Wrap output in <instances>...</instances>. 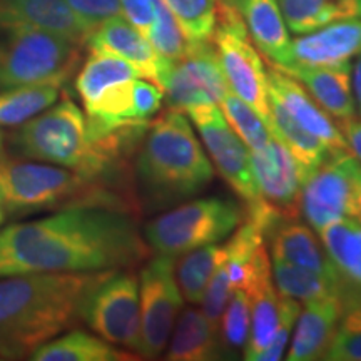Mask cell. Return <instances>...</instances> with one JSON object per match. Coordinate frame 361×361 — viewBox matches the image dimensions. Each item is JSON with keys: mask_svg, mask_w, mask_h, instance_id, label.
I'll return each mask as SVG.
<instances>
[{"mask_svg": "<svg viewBox=\"0 0 361 361\" xmlns=\"http://www.w3.org/2000/svg\"><path fill=\"white\" fill-rule=\"evenodd\" d=\"M135 78H139V72L124 59L112 54L90 52L78 72L75 90L84 104V109H89L107 89Z\"/></svg>", "mask_w": 361, "mask_h": 361, "instance_id": "obj_30", "label": "cell"}, {"mask_svg": "<svg viewBox=\"0 0 361 361\" xmlns=\"http://www.w3.org/2000/svg\"><path fill=\"white\" fill-rule=\"evenodd\" d=\"M233 295L231 283H229L228 274H226L224 266L221 263L218 269L214 271L213 278L207 283V288L202 295V313L206 314V318L209 319V323L213 324L216 329H219L221 316L224 313L226 305H228L229 298Z\"/></svg>", "mask_w": 361, "mask_h": 361, "instance_id": "obj_40", "label": "cell"}, {"mask_svg": "<svg viewBox=\"0 0 361 361\" xmlns=\"http://www.w3.org/2000/svg\"><path fill=\"white\" fill-rule=\"evenodd\" d=\"M351 85H353V96L356 107L361 114V51L356 54L355 64L351 66Z\"/></svg>", "mask_w": 361, "mask_h": 361, "instance_id": "obj_45", "label": "cell"}, {"mask_svg": "<svg viewBox=\"0 0 361 361\" xmlns=\"http://www.w3.org/2000/svg\"><path fill=\"white\" fill-rule=\"evenodd\" d=\"M191 44L213 42L219 0H161Z\"/></svg>", "mask_w": 361, "mask_h": 361, "instance_id": "obj_34", "label": "cell"}, {"mask_svg": "<svg viewBox=\"0 0 361 361\" xmlns=\"http://www.w3.org/2000/svg\"><path fill=\"white\" fill-rule=\"evenodd\" d=\"M246 293L251 300V326L243 355L247 361H256V356L273 340L279 313V295L273 281L271 258L264 243L252 255Z\"/></svg>", "mask_w": 361, "mask_h": 361, "instance_id": "obj_18", "label": "cell"}, {"mask_svg": "<svg viewBox=\"0 0 361 361\" xmlns=\"http://www.w3.org/2000/svg\"><path fill=\"white\" fill-rule=\"evenodd\" d=\"M80 47L45 30H19L0 40V90L34 84L64 85L80 62Z\"/></svg>", "mask_w": 361, "mask_h": 361, "instance_id": "obj_8", "label": "cell"}, {"mask_svg": "<svg viewBox=\"0 0 361 361\" xmlns=\"http://www.w3.org/2000/svg\"><path fill=\"white\" fill-rule=\"evenodd\" d=\"M45 30L85 45L89 32L66 0H0V34Z\"/></svg>", "mask_w": 361, "mask_h": 361, "instance_id": "obj_16", "label": "cell"}, {"mask_svg": "<svg viewBox=\"0 0 361 361\" xmlns=\"http://www.w3.org/2000/svg\"><path fill=\"white\" fill-rule=\"evenodd\" d=\"M251 164L263 200L281 218H300V196L305 171L290 149L273 135L268 146L251 152Z\"/></svg>", "mask_w": 361, "mask_h": 361, "instance_id": "obj_14", "label": "cell"}, {"mask_svg": "<svg viewBox=\"0 0 361 361\" xmlns=\"http://www.w3.org/2000/svg\"><path fill=\"white\" fill-rule=\"evenodd\" d=\"M343 135H345L346 144L356 159L361 162V119L358 117H351L348 121L338 123Z\"/></svg>", "mask_w": 361, "mask_h": 361, "instance_id": "obj_44", "label": "cell"}, {"mask_svg": "<svg viewBox=\"0 0 361 361\" xmlns=\"http://www.w3.org/2000/svg\"><path fill=\"white\" fill-rule=\"evenodd\" d=\"M80 322L112 345L137 355L141 335L139 276L134 269H114L90 288L80 306Z\"/></svg>", "mask_w": 361, "mask_h": 361, "instance_id": "obj_10", "label": "cell"}, {"mask_svg": "<svg viewBox=\"0 0 361 361\" xmlns=\"http://www.w3.org/2000/svg\"><path fill=\"white\" fill-rule=\"evenodd\" d=\"M139 216L71 207L0 229V276L134 269L151 256Z\"/></svg>", "mask_w": 361, "mask_h": 361, "instance_id": "obj_1", "label": "cell"}, {"mask_svg": "<svg viewBox=\"0 0 361 361\" xmlns=\"http://www.w3.org/2000/svg\"><path fill=\"white\" fill-rule=\"evenodd\" d=\"M245 20L252 44L269 64L283 67L290 62V29L276 0H233Z\"/></svg>", "mask_w": 361, "mask_h": 361, "instance_id": "obj_24", "label": "cell"}, {"mask_svg": "<svg viewBox=\"0 0 361 361\" xmlns=\"http://www.w3.org/2000/svg\"><path fill=\"white\" fill-rule=\"evenodd\" d=\"M266 78H268V92L281 101L301 128L326 144L331 151H350L340 126L311 97L300 80L273 64L266 69Z\"/></svg>", "mask_w": 361, "mask_h": 361, "instance_id": "obj_17", "label": "cell"}, {"mask_svg": "<svg viewBox=\"0 0 361 361\" xmlns=\"http://www.w3.org/2000/svg\"><path fill=\"white\" fill-rule=\"evenodd\" d=\"M358 168L360 161L351 151H333L322 164L306 171L300 211L316 233L335 221L353 218Z\"/></svg>", "mask_w": 361, "mask_h": 361, "instance_id": "obj_12", "label": "cell"}, {"mask_svg": "<svg viewBox=\"0 0 361 361\" xmlns=\"http://www.w3.org/2000/svg\"><path fill=\"white\" fill-rule=\"evenodd\" d=\"M269 94V92H268ZM269 112H271V134L279 139L284 146L290 149V152L295 156V159L300 162L306 171L316 168L318 164L326 159L331 154V149L326 144H323L318 137L308 133L305 128L293 119V116L283 106L281 101L273 94H269Z\"/></svg>", "mask_w": 361, "mask_h": 361, "instance_id": "obj_29", "label": "cell"}, {"mask_svg": "<svg viewBox=\"0 0 361 361\" xmlns=\"http://www.w3.org/2000/svg\"><path fill=\"white\" fill-rule=\"evenodd\" d=\"M6 216H7V209H6V204H4L2 192H0V226H2L4 219H6Z\"/></svg>", "mask_w": 361, "mask_h": 361, "instance_id": "obj_47", "label": "cell"}, {"mask_svg": "<svg viewBox=\"0 0 361 361\" xmlns=\"http://www.w3.org/2000/svg\"><path fill=\"white\" fill-rule=\"evenodd\" d=\"M123 17L144 37L151 32L157 20L161 0H119Z\"/></svg>", "mask_w": 361, "mask_h": 361, "instance_id": "obj_43", "label": "cell"}, {"mask_svg": "<svg viewBox=\"0 0 361 361\" xmlns=\"http://www.w3.org/2000/svg\"><path fill=\"white\" fill-rule=\"evenodd\" d=\"M245 209L233 200L200 197L162 211L142 228L152 255L173 258L196 247L218 245L245 219Z\"/></svg>", "mask_w": 361, "mask_h": 361, "instance_id": "obj_6", "label": "cell"}, {"mask_svg": "<svg viewBox=\"0 0 361 361\" xmlns=\"http://www.w3.org/2000/svg\"><path fill=\"white\" fill-rule=\"evenodd\" d=\"M353 219L361 224V162L356 171V186H355V206H353Z\"/></svg>", "mask_w": 361, "mask_h": 361, "instance_id": "obj_46", "label": "cell"}, {"mask_svg": "<svg viewBox=\"0 0 361 361\" xmlns=\"http://www.w3.org/2000/svg\"><path fill=\"white\" fill-rule=\"evenodd\" d=\"M133 178L144 214L183 204L209 186L213 164L184 112L168 109L151 121L134 154Z\"/></svg>", "mask_w": 361, "mask_h": 361, "instance_id": "obj_4", "label": "cell"}, {"mask_svg": "<svg viewBox=\"0 0 361 361\" xmlns=\"http://www.w3.org/2000/svg\"><path fill=\"white\" fill-rule=\"evenodd\" d=\"M168 109L188 112L218 104L229 92L213 42L191 44L186 56L171 66L162 85Z\"/></svg>", "mask_w": 361, "mask_h": 361, "instance_id": "obj_13", "label": "cell"}, {"mask_svg": "<svg viewBox=\"0 0 361 361\" xmlns=\"http://www.w3.org/2000/svg\"><path fill=\"white\" fill-rule=\"evenodd\" d=\"M101 273L0 276V360H22L80 322V306Z\"/></svg>", "mask_w": 361, "mask_h": 361, "instance_id": "obj_2", "label": "cell"}, {"mask_svg": "<svg viewBox=\"0 0 361 361\" xmlns=\"http://www.w3.org/2000/svg\"><path fill=\"white\" fill-rule=\"evenodd\" d=\"M279 295V293H278ZM301 313V303L293 300V298L279 295V313H278V326L274 331L273 340L261 353L256 356V361H278L283 358L284 350L290 343L293 326L296 324L298 316Z\"/></svg>", "mask_w": 361, "mask_h": 361, "instance_id": "obj_39", "label": "cell"}, {"mask_svg": "<svg viewBox=\"0 0 361 361\" xmlns=\"http://www.w3.org/2000/svg\"><path fill=\"white\" fill-rule=\"evenodd\" d=\"M360 51L361 19L338 20L291 39L286 66H336L350 62Z\"/></svg>", "mask_w": 361, "mask_h": 361, "instance_id": "obj_19", "label": "cell"}, {"mask_svg": "<svg viewBox=\"0 0 361 361\" xmlns=\"http://www.w3.org/2000/svg\"><path fill=\"white\" fill-rule=\"evenodd\" d=\"M0 192L7 214L71 207H106L141 214L134 194L80 171L19 157H0Z\"/></svg>", "mask_w": 361, "mask_h": 361, "instance_id": "obj_5", "label": "cell"}, {"mask_svg": "<svg viewBox=\"0 0 361 361\" xmlns=\"http://www.w3.org/2000/svg\"><path fill=\"white\" fill-rule=\"evenodd\" d=\"M146 39L152 45V49H154L161 61H164L169 66H173L174 62H178L179 59L186 56L189 47H191V42L180 30L173 13L168 11V7L162 2L159 6L156 24Z\"/></svg>", "mask_w": 361, "mask_h": 361, "instance_id": "obj_37", "label": "cell"}, {"mask_svg": "<svg viewBox=\"0 0 361 361\" xmlns=\"http://www.w3.org/2000/svg\"><path fill=\"white\" fill-rule=\"evenodd\" d=\"M166 351L169 361H211L228 360L216 329L202 310L188 308L179 314Z\"/></svg>", "mask_w": 361, "mask_h": 361, "instance_id": "obj_25", "label": "cell"}, {"mask_svg": "<svg viewBox=\"0 0 361 361\" xmlns=\"http://www.w3.org/2000/svg\"><path fill=\"white\" fill-rule=\"evenodd\" d=\"M324 360L361 361V306L343 316Z\"/></svg>", "mask_w": 361, "mask_h": 361, "instance_id": "obj_38", "label": "cell"}, {"mask_svg": "<svg viewBox=\"0 0 361 361\" xmlns=\"http://www.w3.org/2000/svg\"><path fill=\"white\" fill-rule=\"evenodd\" d=\"M251 326V300L245 290H233V295L221 316L219 335L228 358L245 350Z\"/></svg>", "mask_w": 361, "mask_h": 361, "instance_id": "obj_36", "label": "cell"}, {"mask_svg": "<svg viewBox=\"0 0 361 361\" xmlns=\"http://www.w3.org/2000/svg\"><path fill=\"white\" fill-rule=\"evenodd\" d=\"M135 358H139L135 353L116 348L104 338L80 329L52 338L30 355V360L35 361H126Z\"/></svg>", "mask_w": 361, "mask_h": 361, "instance_id": "obj_26", "label": "cell"}, {"mask_svg": "<svg viewBox=\"0 0 361 361\" xmlns=\"http://www.w3.org/2000/svg\"><path fill=\"white\" fill-rule=\"evenodd\" d=\"M264 243V234L255 221L246 218L234 229V234L224 245V271L233 290H245L251 276V259L259 245Z\"/></svg>", "mask_w": 361, "mask_h": 361, "instance_id": "obj_33", "label": "cell"}, {"mask_svg": "<svg viewBox=\"0 0 361 361\" xmlns=\"http://www.w3.org/2000/svg\"><path fill=\"white\" fill-rule=\"evenodd\" d=\"M200 133L207 154L211 156L218 173L246 202V218L255 221L264 238L279 221L284 219L261 196L251 164V151L239 139L219 109L218 104L192 107L184 112Z\"/></svg>", "mask_w": 361, "mask_h": 361, "instance_id": "obj_7", "label": "cell"}, {"mask_svg": "<svg viewBox=\"0 0 361 361\" xmlns=\"http://www.w3.org/2000/svg\"><path fill=\"white\" fill-rule=\"evenodd\" d=\"M271 268L274 286L279 295L293 298L303 305L311 301H338L345 306L346 311L361 306V295L343 281H336L278 258H273Z\"/></svg>", "mask_w": 361, "mask_h": 361, "instance_id": "obj_22", "label": "cell"}, {"mask_svg": "<svg viewBox=\"0 0 361 361\" xmlns=\"http://www.w3.org/2000/svg\"><path fill=\"white\" fill-rule=\"evenodd\" d=\"M85 47L89 52L112 54L124 59L139 72V78L147 79L162 90L171 66L161 61L149 40L123 16L106 20L94 29L85 40Z\"/></svg>", "mask_w": 361, "mask_h": 361, "instance_id": "obj_15", "label": "cell"}, {"mask_svg": "<svg viewBox=\"0 0 361 361\" xmlns=\"http://www.w3.org/2000/svg\"><path fill=\"white\" fill-rule=\"evenodd\" d=\"M219 107L226 121L251 152L266 147L273 139L269 126L264 123L263 117L252 109L250 104L234 96L231 90L219 102Z\"/></svg>", "mask_w": 361, "mask_h": 361, "instance_id": "obj_35", "label": "cell"}, {"mask_svg": "<svg viewBox=\"0 0 361 361\" xmlns=\"http://www.w3.org/2000/svg\"><path fill=\"white\" fill-rule=\"evenodd\" d=\"M288 29L308 34L338 20L361 19V0H276Z\"/></svg>", "mask_w": 361, "mask_h": 361, "instance_id": "obj_28", "label": "cell"}, {"mask_svg": "<svg viewBox=\"0 0 361 361\" xmlns=\"http://www.w3.org/2000/svg\"><path fill=\"white\" fill-rule=\"evenodd\" d=\"M223 261L224 246L218 245L196 247L180 255V259L176 263V278L184 301L191 305L201 303L207 283Z\"/></svg>", "mask_w": 361, "mask_h": 361, "instance_id": "obj_32", "label": "cell"}, {"mask_svg": "<svg viewBox=\"0 0 361 361\" xmlns=\"http://www.w3.org/2000/svg\"><path fill=\"white\" fill-rule=\"evenodd\" d=\"M266 238L269 239L273 258L314 271L336 281H343L335 264L329 259L322 239L316 238L314 233L301 223L300 218L281 219Z\"/></svg>", "mask_w": 361, "mask_h": 361, "instance_id": "obj_21", "label": "cell"}, {"mask_svg": "<svg viewBox=\"0 0 361 361\" xmlns=\"http://www.w3.org/2000/svg\"><path fill=\"white\" fill-rule=\"evenodd\" d=\"M278 69L300 80L311 97L338 123L356 116V102L351 85V62L336 66L290 64Z\"/></svg>", "mask_w": 361, "mask_h": 361, "instance_id": "obj_20", "label": "cell"}, {"mask_svg": "<svg viewBox=\"0 0 361 361\" xmlns=\"http://www.w3.org/2000/svg\"><path fill=\"white\" fill-rule=\"evenodd\" d=\"M345 306L338 301H311L305 303L296 319V331L293 336L291 348L288 351V361H316L324 360V355L331 345L341 318L345 316Z\"/></svg>", "mask_w": 361, "mask_h": 361, "instance_id": "obj_23", "label": "cell"}, {"mask_svg": "<svg viewBox=\"0 0 361 361\" xmlns=\"http://www.w3.org/2000/svg\"><path fill=\"white\" fill-rule=\"evenodd\" d=\"M62 85L34 84L0 90V129H13L56 104Z\"/></svg>", "mask_w": 361, "mask_h": 361, "instance_id": "obj_31", "label": "cell"}, {"mask_svg": "<svg viewBox=\"0 0 361 361\" xmlns=\"http://www.w3.org/2000/svg\"><path fill=\"white\" fill-rule=\"evenodd\" d=\"M176 258L152 255L139 273L141 335L137 355L157 358L168 348L184 298L176 278Z\"/></svg>", "mask_w": 361, "mask_h": 361, "instance_id": "obj_11", "label": "cell"}, {"mask_svg": "<svg viewBox=\"0 0 361 361\" xmlns=\"http://www.w3.org/2000/svg\"><path fill=\"white\" fill-rule=\"evenodd\" d=\"M318 234L343 281L361 295V224L353 218H343Z\"/></svg>", "mask_w": 361, "mask_h": 361, "instance_id": "obj_27", "label": "cell"}, {"mask_svg": "<svg viewBox=\"0 0 361 361\" xmlns=\"http://www.w3.org/2000/svg\"><path fill=\"white\" fill-rule=\"evenodd\" d=\"M213 45L229 90L250 104L269 126L271 112L266 67L233 0H219Z\"/></svg>", "mask_w": 361, "mask_h": 361, "instance_id": "obj_9", "label": "cell"}, {"mask_svg": "<svg viewBox=\"0 0 361 361\" xmlns=\"http://www.w3.org/2000/svg\"><path fill=\"white\" fill-rule=\"evenodd\" d=\"M0 147L2 156L64 166L135 196L134 156L102 141H92L85 114L67 94L27 123L11 130L0 129Z\"/></svg>", "mask_w": 361, "mask_h": 361, "instance_id": "obj_3", "label": "cell"}, {"mask_svg": "<svg viewBox=\"0 0 361 361\" xmlns=\"http://www.w3.org/2000/svg\"><path fill=\"white\" fill-rule=\"evenodd\" d=\"M133 101L135 119L151 121L161 111L162 101H164V92L156 84L147 82V80L134 79Z\"/></svg>", "mask_w": 361, "mask_h": 361, "instance_id": "obj_42", "label": "cell"}, {"mask_svg": "<svg viewBox=\"0 0 361 361\" xmlns=\"http://www.w3.org/2000/svg\"><path fill=\"white\" fill-rule=\"evenodd\" d=\"M89 35L106 20L123 16L119 0H66Z\"/></svg>", "mask_w": 361, "mask_h": 361, "instance_id": "obj_41", "label": "cell"}]
</instances>
